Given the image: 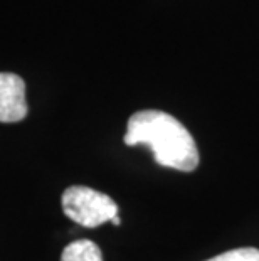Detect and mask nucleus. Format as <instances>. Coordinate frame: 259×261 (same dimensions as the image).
<instances>
[{
	"label": "nucleus",
	"instance_id": "f257e3e1",
	"mask_svg": "<svg viewBox=\"0 0 259 261\" xmlns=\"http://www.w3.org/2000/svg\"><path fill=\"white\" fill-rule=\"evenodd\" d=\"M128 147L147 145L158 165L192 172L199 165V150L190 132L172 115L158 110H143L130 116L125 133Z\"/></svg>",
	"mask_w": 259,
	"mask_h": 261
},
{
	"label": "nucleus",
	"instance_id": "f03ea898",
	"mask_svg": "<svg viewBox=\"0 0 259 261\" xmlns=\"http://www.w3.org/2000/svg\"><path fill=\"white\" fill-rule=\"evenodd\" d=\"M63 211L71 221L84 227H96L118 216V205L111 197L84 186L66 189Z\"/></svg>",
	"mask_w": 259,
	"mask_h": 261
},
{
	"label": "nucleus",
	"instance_id": "7ed1b4c3",
	"mask_svg": "<svg viewBox=\"0 0 259 261\" xmlns=\"http://www.w3.org/2000/svg\"><path fill=\"white\" fill-rule=\"evenodd\" d=\"M27 116L25 83L14 73H0V121L17 123Z\"/></svg>",
	"mask_w": 259,
	"mask_h": 261
},
{
	"label": "nucleus",
	"instance_id": "20e7f679",
	"mask_svg": "<svg viewBox=\"0 0 259 261\" xmlns=\"http://www.w3.org/2000/svg\"><path fill=\"white\" fill-rule=\"evenodd\" d=\"M61 261H103V254L96 243L78 240L64 248Z\"/></svg>",
	"mask_w": 259,
	"mask_h": 261
},
{
	"label": "nucleus",
	"instance_id": "39448f33",
	"mask_svg": "<svg viewBox=\"0 0 259 261\" xmlns=\"http://www.w3.org/2000/svg\"><path fill=\"white\" fill-rule=\"evenodd\" d=\"M207 261H259V249L256 248H238L222 254H217Z\"/></svg>",
	"mask_w": 259,
	"mask_h": 261
},
{
	"label": "nucleus",
	"instance_id": "423d86ee",
	"mask_svg": "<svg viewBox=\"0 0 259 261\" xmlns=\"http://www.w3.org/2000/svg\"><path fill=\"white\" fill-rule=\"evenodd\" d=\"M111 223H113L114 226H120V223H121V221H120V218H118V216H117V218H113V219H111Z\"/></svg>",
	"mask_w": 259,
	"mask_h": 261
}]
</instances>
